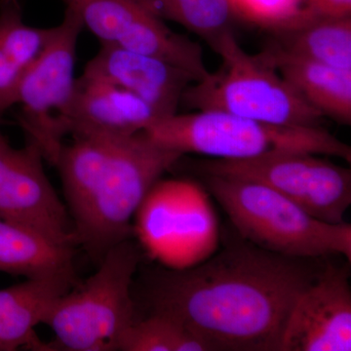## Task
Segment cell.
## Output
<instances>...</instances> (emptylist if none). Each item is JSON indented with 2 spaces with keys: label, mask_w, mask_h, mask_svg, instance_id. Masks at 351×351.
Returning a JSON list of instances; mask_svg holds the SVG:
<instances>
[{
  "label": "cell",
  "mask_w": 351,
  "mask_h": 351,
  "mask_svg": "<svg viewBox=\"0 0 351 351\" xmlns=\"http://www.w3.org/2000/svg\"><path fill=\"white\" fill-rule=\"evenodd\" d=\"M314 260L244 240L195 267L158 270L149 283L152 313L179 321L208 351H280L295 302L324 269Z\"/></svg>",
  "instance_id": "cell-1"
},
{
  "label": "cell",
  "mask_w": 351,
  "mask_h": 351,
  "mask_svg": "<svg viewBox=\"0 0 351 351\" xmlns=\"http://www.w3.org/2000/svg\"><path fill=\"white\" fill-rule=\"evenodd\" d=\"M182 156L145 132L130 136H73L55 164L77 239L100 263L135 232L132 219L161 176Z\"/></svg>",
  "instance_id": "cell-2"
},
{
  "label": "cell",
  "mask_w": 351,
  "mask_h": 351,
  "mask_svg": "<svg viewBox=\"0 0 351 351\" xmlns=\"http://www.w3.org/2000/svg\"><path fill=\"white\" fill-rule=\"evenodd\" d=\"M204 176L208 191L246 241L287 257L319 258L341 255L350 262V223L321 221L258 182Z\"/></svg>",
  "instance_id": "cell-3"
},
{
  "label": "cell",
  "mask_w": 351,
  "mask_h": 351,
  "mask_svg": "<svg viewBox=\"0 0 351 351\" xmlns=\"http://www.w3.org/2000/svg\"><path fill=\"white\" fill-rule=\"evenodd\" d=\"M210 46L221 57V66L202 82L189 85L181 106L276 125H321L322 114L284 80L265 51L249 54L232 31L223 32Z\"/></svg>",
  "instance_id": "cell-4"
},
{
  "label": "cell",
  "mask_w": 351,
  "mask_h": 351,
  "mask_svg": "<svg viewBox=\"0 0 351 351\" xmlns=\"http://www.w3.org/2000/svg\"><path fill=\"white\" fill-rule=\"evenodd\" d=\"M172 151L212 159L253 158L276 152H299L351 161L350 145L322 127L276 125L218 110H196L159 120L144 131Z\"/></svg>",
  "instance_id": "cell-5"
},
{
  "label": "cell",
  "mask_w": 351,
  "mask_h": 351,
  "mask_svg": "<svg viewBox=\"0 0 351 351\" xmlns=\"http://www.w3.org/2000/svg\"><path fill=\"white\" fill-rule=\"evenodd\" d=\"M140 254L130 239L114 245L84 283L62 295L43 324L54 332L52 350L113 351L134 319L133 277Z\"/></svg>",
  "instance_id": "cell-6"
},
{
  "label": "cell",
  "mask_w": 351,
  "mask_h": 351,
  "mask_svg": "<svg viewBox=\"0 0 351 351\" xmlns=\"http://www.w3.org/2000/svg\"><path fill=\"white\" fill-rule=\"evenodd\" d=\"M83 27L78 14L66 7L54 38L21 78L18 121L27 142L38 145L44 159L53 166L69 134L76 45Z\"/></svg>",
  "instance_id": "cell-7"
},
{
  "label": "cell",
  "mask_w": 351,
  "mask_h": 351,
  "mask_svg": "<svg viewBox=\"0 0 351 351\" xmlns=\"http://www.w3.org/2000/svg\"><path fill=\"white\" fill-rule=\"evenodd\" d=\"M136 232L170 269L204 262L216 251L218 221L206 189L189 180L156 182L138 208Z\"/></svg>",
  "instance_id": "cell-8"
},
{
  "label": "cell",
  "mask_w": 351,
  "mask_h": 351,
  "mask_svg": "<svg viewBox=\"0 0 351 351\" xmlns=\"http://www.w3.org/2000/svg\"><path fill=\"white\" fill-rule=\"evenodd\" d=\"M204 175L258 182L329 223H345L351 204V171L318 154L276 152L253 158L209 159L198 164Z\"/></svg>",
  "instance_id": "cell-9"
},
{
  "label": "cell",
  "mask_w": 351,
  "mask_h": 351,
  "mask_svg": "<svg viewBox=\"0 0 351 351\" xmlns=\"http://www.w3.org/2000/svg\"><path fill=\"white\" fill-rule=\"evenodd\" d=\"M43 160L34 143L14 149L5 138L0 141V219L75 248L78 244L73 221L46 176Z\"/></svg>",
  "instance_id": "cell-10"
},
{
  "label": "cell",
  "mask_w": 351,
  "mask_h": 351,
  "mask_svg": "<svg viewBox=\"0 0 351 351\" xmlns=\"http://www.w3.org/2000/svg\"><path fill=\"white\" fill-rule=\"evenodd\" d=\"M350 269L328 265L298 298L280 351H350Z\"/></svg>",
  "instance_id": "cell-11"
},
{
  "label": "cell",
  "mask_w": 351,
  "mask_h": 351,
  "mask_svg": "<svg viewBox=\"0 0 351 351\" xmlns=\"http://www.w3.org/2000/svg\"><path fill=\"white\" fill-rule=\"evenodd\" d=\"M83 75L128 90L151 106L161 119L178 113L182 94L195 83L193 75L181 69L108 43H101Z\"/></svg>",
  "instance_id": "cell-12"
},
{
  "label": "cell",
  "mask_w": 351,
  "mask_h": 351,
  "mask_svg": "<svg viewBox=\"0 0 351 351\" xmlns=\"http://www.w3.org/2000/svg\"><path fill=\"white\" fill-rule=\"evenodd\" d=\"M159 120L151 106L128 90L84 75L76 78L71 135L130 136Z\"/></svg>",
  "instance_id": "cell-13"
},
{
  "label": "cell",
  "mask_w": 351,
  "mask_h": 351,
  "mask_svg": "<svg viewBox=\"0 0 351 351\" xmlns=\"http://www.w3.org/2000/svg\"><path fill=\"white\" fill-rule=\"evenodd\" d=\"M75 277L27 279L24 282L0 290V351L21 348L38 350L41 341L34 328L59 298L75 285Z\"/></svg>",
  "instance_id": "cell-14"
},
{
  "label": "cell",
  "mask_w": 351,
  "mask_h": 351,
  "mask_svg": "<svg viewBox=\"0 0 351 351\" xmlns=\"http://www.w3.org/2000/svg\"><path fill=\"white\" fill-rule=\"evenodd\" d=\"M265 53L284 80L323 117L350 125L351 71L294 56L276 46Z\"/></svg>",
  "instance_id": "cell-15"
},
{
  "label": "cell",
  "mask_w": 351,
  "mask_h": 351,
  "mask_svg": "<svg viewBox=\"0 0 351 351\" xmlns=\"http://www.w3.org/2000/svg\"><path fill=\"white\" fill-rule=\"evenodd\" d=\"M73 250L31 228L0 219L1 272L27 279L75 277Z\"/></svg>",
  "instance_id": "cell-16"
},
{
  "label": "cell",
  "mask_w": 351,
  "mask_h": 351,
  "mask_svg": "<svg viewBox=\"0 0 351 351\" xmlns=\"http://www.w3.org/2000/svg\"><path fill=\"white\" fill-rule=\"evenodd\" d=\"M276 48L335 68L351 71V16L326 17L306 13L276 29Z\"/></svg>",
  "instance_id": "cell-17"
},
{
  "label": "cell",
  "mask_w": 351,
  "mask_h": 351,
  "mask_svg": "<svg viewBox=\"0 0 351 351\" xmlns=\"http://www.w3.org/2000/svg\"><path fill=\"white\" fill-rule=\"evenodd\" d=\"M121 351H208L179 321L160 313L133 323L119 339Z\"/></svg>",
  "instance_id": "cell-18"
},
{
  "label": "cell",
  "mask_w": 351,
  "mask_h": 351,
  "mask_svg": "<svg viewBox=\"0 0 351 351\" xmlns=\"http://www.w3.org/2000/svg\"><path fill=\"white\" fill-rule=\"evenodd\" d=\"M56 31L25 24L20 0H0V49L23 71L40 57Z\"/></svg>",
  "instance_id": "cell-19"
},
{
  "label": "cell",
  "mask_w": 351,
  "mask_h": 351,
  "mask_svg": "<svg viewBox=\"0 0 351 351\" xmlns=\"http://www.w3.org/2000/svg\"><path fill=\"white\" fill-rule=\"evenodd\" d=\"M237 16L233 0H181L164 20L182 25L211 45L223 32L232 31Z\"/></svg>",
  "instance_id": "cell-20"
},
{
  "label": "cell",
  "mask_w": 351,
  "mask_h": 351,
  "mask_svg": "<svg viewBox=\"0 0 351 351\" xmlns=\"http://www.w3.org/2000/svg\"><path fill=\"white\" fill-rule=\"evenodd\" d=\"M237 12H248L258 17L271 21V27L288 24L308 12L304 0H233Z\"/></svg>",
  "instance_id": "cell-21"
},
{
  "label": "cell",
  "mask_w": 351,
  "mask_h": 351,
  "mask_svg": "<svg viewBox=\"0 0 351 351\" xmlns=\"http://www.w3.org/2000/svg\"><path fill=\"white\" fill-rule=\"evenodd\" d=\"M22 71L0 49V112L17 105Z\"/></svg>",
  "instance_id": "cell-22"
},
{
  "label": "cell",
  "mask_w": 351,
  "mask_h": 351,
  "mask_svg": "<svg viewBox=\"0 0 351 351\" xmlns=\"http://www.w3.org/2000/svg\"><path fill=\"white\" fill-rule=\"evenodd\" d=\"M309 13L326 17L351 16V0H304Z\"/></svg>",
  "instance_id": "cell-23"
},
{
  "label": "cell",
  "mask_w": 351,
  "mask_h": 351,
  "mask_svg": "<svg viewBox=\"0 0 351 351\" xmlns=\"http://www.w3.org/2000/svg\"><path fill=\"white\" fill-rule=\"evenodd\" d=\"M4 137L1 135V133H0V141L3 140Z\"/></svg>",
  "instance_id": "cell-24"
}]
</instances>
